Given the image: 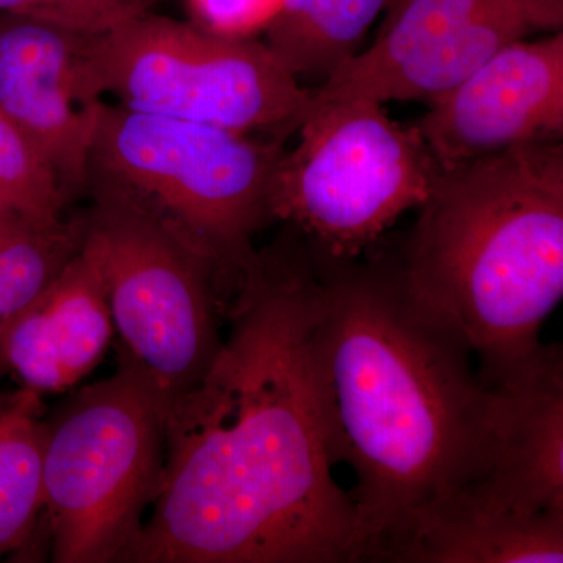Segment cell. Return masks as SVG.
Returning a JSON list of instances; mask_svg holds the SVG:
<instances>
[{"instance_id":"cell-3","label":"cell","mask_w":563,"mask_h":563,"mask_svg":"<svg viewBox=\"0 0 563 563\" xmlns=\"http://www.w3.org/2000/svg\"><path fill=\"white\" fill-rule=\"evenodd\" d=\"M418 209L396 262L404 296L496 383L543 346L563 298V143L440 168Z\"/></svg>"},{"instance_id":"cell-21","label":"cell","mask_w":563,"mask_h":563,"mask_svg":"<svg viewBox=\"0 0 563 563\" xmlns=\"http://www.w3.org/2000/svg\"><path fill=\"white\" fill-rule=\"evenodd\" d=\"M192 24L231 38H257L268 31L282 0H185Z\"/></svg>"},{"instance_id":"cell-15","label":"cell","mask_w":563,"mask_h":563,"mask_svg":"<svg viewBox=\"0 0 563 563\" xmlns=\"http://www.w3.org/2000/svg\"><path fill=\"white\" fill-rule=\"evenodd\" d=\"M390 0H282L263 43L296 79L322 81L361 52Z\"/></svg>"},{"instance_id":"cell-7","label":"cell","mask_w":563,"mask_h":563,"mask_svg":"<svg viewBox=\"0 0 563 563\" xmlns=\"http://www.w3.org/2000/svg\"><path fill=\"white\" fill-rule=\"evenodd\" d=\"M85 68L96 96L128 109L280 141L312 102L263 41L151 11L91 36Z\"/></svg>"},{"instance_id":"cell-1","label":"cell","mask_w":563,"mask_h":563,"mask_svg":"<svg viewBox=\"0 0 563 563\" xmlns=\"http://www.w3.org/2000/svg\"><path fill=\"white\" fill-rule=\"evenodd\" d=\"M231 295L209 372L166 409L161 488L125 563H352L354 503L314 379L312 251H255Z\"/></svg>"},{"instance_id":"cell-18","label":"cell","mask_w":563,"mask_h":563,"mask_svg":"<svg viewBox=\"0 0 563 563\" xmlns=\"http://www.w3.org/2000/svg\"><path fill=\"white\" fill-rule=\"evenodd\" d=\"M85 213L52 224L31 225L0 243V329L49 288L80 254Z\"/></svg>"},{"instance_id":"cell-19","label":"cell","mask_w":563,"mask_h":563,"mask_svg":"<svg viewBox=\"0 0 563 563\" xmlns=\"http://www.w3.org/2000/svg\"><path fill=\"white\" fill-rule=\"evenodd\" d=\"M0 192L38 224L63 220L70 195L20 125L0 106Z\"/></svg>"},{"instance_id":"cell-2","label":"cell","mask_w":563,"mask_h":563,"mask_svg":"<svg viewBox=\"0 0 563 563\" xmlns=\"http://www.w3.org/2000/svg\"><path fill=\"white\" fill-rule=\"evenodd\" d=\"M313 257L314 379L332 463L354 473L352 563H398L472 477L488 388L470 352L407 301L396 262Z\"/></svg>"},{"instance_id":"cell-17","label":"cell","mask_w":563,"mask_h":563,"mask_svg":"<svg viewBox=\"0 0 563 563\" xmlns=\"http://www.w3.org/2000/svg\"><path fill=\"white\" fill-rule=\"evenodd\" d=\"M503 2L506 0H406L401 9L385 20L376 43L318 88L331 90L373 76Z\"/></svg>"},{"instance_id":"cell-16","label":"cell","mask_w":563,"mask_h":563,"mask_svg":"<svg viewBox=\"0 0 563 563\" xmlns=\"http://www.w3.org/2000/svg\"><path fill=\"white\" fill-rule=\"evenodd\" d=\"M43 399L22 387L0 404V555L16 558L35 536L43 512Z\"/></svg>"},{"instance_id":"cell-22","label":"cell","mask_w":563,"mask_h":563,"mask_svg":"<svg viewBox=\"0 0 563 563\" xmlns=\"http://www.w3.org/2000/svg\"><path fill=\"white\" fill-rule=\"evenodd\" d=\"M31 225H43L38 222H33L25 218L16 207L13 206L0 192V243L5 242L14 233L24 231V229L31 228Z\"/></svg>"},{"instance_id":"cell-13","label":"cell","mask_w":563,"mask_h":563,"mask_svg":"<svg viewBox=\"0 0 563 563\" xmlns=\"http://www.w3.org/2000/svg\"><path fill=\"white\" fill-rule=\"evenodd\" d=\"M563 0H506L470 24L373 76L340 88H313V98L432 101L515 41L562 31Z\"/></svg>"},{"instance_id":"cell-11","label":"cell","mask_w":563,"mask_h":563,"mask_svg":"<svg viewBox=\"0 0 563 563\" xmlns=\"http://www.w3.org/2000/svg\"><path fill=\"white\" fill-rule=\"evenodd\" d=\"M90 38L49 22L0 14V106L69 195L87 190L92 136L103 103L85 68Z\"/></svg>"},{"instance_id":"cell-24","label":"cell","mask_w":563,"mask_h":563,"mask_svg":"<svg viewBox=\"0 0 563 563\" xmlns=\"http://www.w3.org/2000/svg\"><path fill=\"white\" fill-rule=\"evenodd\" d=\"M5 396H7V395H2V393H0V404H2V402H3V399H5Z\"/></svg>"},{"instance_id":"cell-14","label":"cell","mask_w":563,"mask_h":563,"mask_svg":"<svg viewBox=\"0 0 563 563\" xmlns=\"http://www.w3.org/2000/svg\"><path fill=\"white\" fill-rule=\"evenodd\" d=\"M399 562L562 563L563 517L439 510L418 526Z\"/></svg>"},{"instance_id":"cell-5","label":"cell","mask_w":563,"mask_h":563,"mask_svg":"<svg viewBox=\"0 0 563 563\" xmlns=\"http://www.w3.org/2000/svg\"><path fill=\"white\" fill-rule=\"evenodd\" d=\"M280 140L176 120L103 101L87 188L158 214L220 265L231 284L255 254L269 213Z\"/></svg>"},{"instance_id":"cell-4","label":"cell","mask_w":563,"mask_h":563,"mask_svg":"<svg viewBox=\"0 0 563 563\" xmlns=\"http://www.w3.org/2000/svg\"><path fill=\"white\" fill-rule=\"evenodd\" d=\"M166 402L120 350L117 373L44 415L43 512L14 562L125 563L161 488Z\"/></svg>"},{"instance_id":"cell-12","label":"cell","mask_w":563,"mask_h":563,"mask_svg":"<svg viewBox=\"0 0 563 563\" xmlns=\"http://www.w3.org/2000/svg\"><path fill=\"white\" fill-rule=\"evenodd\" d=\"M113 335L106 285L90 252L0 329V376L44 395L76 387L102 361Z\"/></svg>"},{"instance_id":"cell-9","label":"cell","mask_w":563,"mask_h":563,"mask_svg":"<svg viewBox=\"0 0 563 563\" xmlns=\"http://www.w3.org/2000/svg\"><path fill=\"white\" fill-rule=\"evenodd\" d=\"M485 385L487 410L476 468L437 510L563 517L561 346L543 344L520 368Z\"/></svg>"},{"instance_id":"cell-10","label":"cell","mask_w":563,"mask_h":563,"mask_svg":"<svg viewBox=\"0 0 563 563\" xmlns=\"http://www.w3.org/2000/svg\"><path fill=\"white\" fill-rule=\"evenodd\" d=\"M440 168L563 136V31L504 47L413 125Z\"/></svg>"},{"instance_id":"cell-23","label":"cell","mask_w":563,"mask_h":563,"mask_svg":"<svg viewBox=\"0 0 563 563\" xmlns=\"http://www.w3.org/2000/svg\"><path fill=\"white\" fill-rule=\"evenodd\" d=\"M406 3V0H390L387 7V18L393 16L401 7Z\"/></svg>"},{"instance_id":"cell-8","label":"cell","mask_w":563,"mask_h":563,"mask_svg":"<svg viewBox=\"0 0 563 563\" xmlns=\"http://www.w3.org/2000/svg\"><path fill=\"white\" fill-rule=\"evenodd\" d=\"M296 132L274 173L269 213L322 257L358 258L439 176L418 133L372 99L312 96Z\"/></svg>"},{"instance_id":"cell-6","label":"cell","mask_w":563,"mask_h":563,"mask_svg":"<svg viewBox=\"0 0 563 563\" xmlns=\"http://www.w3.org/2000/svg\"><path fill=\"white\" fill-rule=\"evenodd\" d=\"M84 247L98 265L121 350L139 362L166 402L209 372L222 343L232 285L220 265L140 203L87 188Z\"/></svg>"},{"instance_id":"cell-20","label":"cell","mask_w":563,"mask_h":563,"mask_svg":"<svg viewBox=\"0 0 563 563\" xmlns=\"http://www.w3.org/2000/svg\"><path fill=\"white\" fill-rule=\"evenodd\" d=\"M152 0H0V14L32 18L98 36L151 11Z\"/></svg>"}]
</instances>
